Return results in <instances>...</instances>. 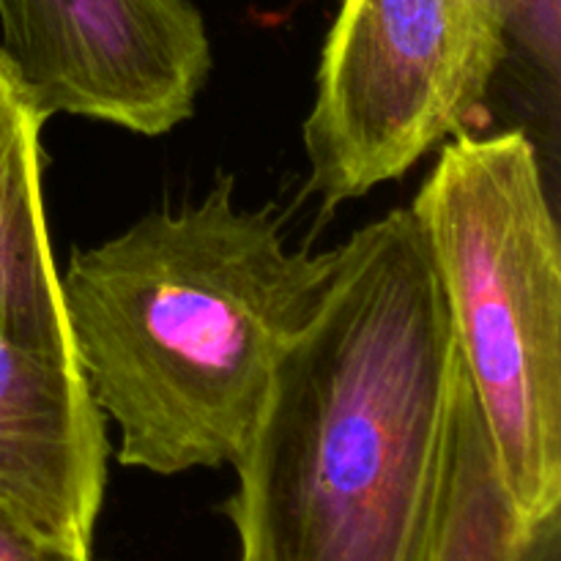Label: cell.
I'll use <instances>...</instances> for the list:
<instances>
[{
	"label": "cell",
	"mask_w": 561,
	"mask_h": 561,
	"mask_svg": "<svg viewBox=\"0 0 561 561\" xmlns=\"http://www.w3.org/2000/svg\"><path fill=\"white\" fill-rule=\"evenodd\" d=\"M458 376L425 233L394 208L343 244L233 460L239 561H425Z\"/></svg>",
	"instance_id": "cell-1"
},
{
	"label": "cell",
	"mask_w": 561,
	"mask_h": 561,
	"mask_svg": "<svg viewBox=\"0 0 561 561\" xmlns=\"http://www.w3.org/2000/svg\"><path fill=\"white\" fill-rule=\"evenodd\" d=\"M504 27V0H340L301 129L323 211L466 131L507 60Z\"/></svg>",
	"instance_id": "cell-4"
},
{
	"label": "cell",
	"mask_w": 561,
	"mask_h": 561,
	"mask_svg": "<svg viewBox=\"0 0 561 561\" xmlns=\"http://www.w3.org/2000/svg\"><path fill=\"white\" fill-rule=\"evenodd\" d=\"M47 121L0 47V329L33 348L75 359L44 217Z\"/></svg>",
	"instance_id": "cell-7"
},
{
	"label": "cell",
	"mask_w": 561,
	"mask_h": 561,
	"mask_svg": "<svg viewBox=\"0 0 561 561\" xmlns=\"http://www.w3.org/2000/svg\"><path fill=\"white\" fill-rule=\"evenodd\" d=\"M518 561H561V510L531 524Z\"/></svg>",
	"instance_id": "cell-10"
},
{
	"label": "cell",
	"mask_w": 561,
	"mask_h": 561,
	"mask_svg": "<svg viewBox=\"0 0 561 561\" xmlns=\"http://www.w3.org/2000/svg\"><path fill=\"white\" fill-rule=\"evenodd\" d=\"M535 520L515 507L460 362L442 496L425 561H518Z\"/></svg>",
	"instance_id": "cell-8"
},
{
	"label": "cell",
	"mask_w": 561,
	"mask_h": 561,
	"mask_svg": "<svg viewBox=\"0 0 561 561\" xmlns=\"http://www.w3.org/2000/svg\"><path fill=\"white\" fill-rule=\"evenodd\" d=\"M0 561H93V557L91 551H80L44 535L0 493Z\"/></svg>",
	"instance_id": "cell-9"
},
{
	"label": "cell",
	"mask_w": 561,
	"mask_h": 561,
	"mask_svg": "<svg viewBox=\"0 0 561 561\" xmlns=\"http://www.w3.org/2000/svg\"><path fill=\"white\" fill-rule=\"evenodd\" d=\"M110 442L75 359L0 329V493L44 535L91 551Z\"/></svg>",
	"instance_id": "cell-6"
},
{
	"label": "cell",
	"mask_w": 561,
	"mask_h": 561,
	"mask_svg": "<svg viewBox=\"0 0 561 561\" xmlns=\"http://www.w3.org/2000/svg\"><path fill=\"white\" fill-rule=\"evenodd\" d=\"M411 211L504 485L546 518L561 510V241L535 142L460 131Z\"/></svg>",
	"instance_id": "cell-3"
},
{
	"label": "cell",
	"mask_w": 561,
	"mask_h": 561,
	"mask_svg": "<svg viewBox=\"0 0 561 561\" xmlns=\"http://www.w3.org/2000/svg\"><path fill=\"white\" fill-rule=\"evenodd\" d=\"M236 175L71 252L60 299L118 463L173 477L233 466L277 362L337 277L343 244L288 250L274 208L236 206Z\"/></svg>",
	"instance_id": "cell-2"
},
{
	"label": "cell",
	"mask_w": 561,
	"mask_h": 561,
	"mask_svg": "<svg viewBox=\"0 0 561 561\" xmlns=\"http://www.w3.org/2000/svg\"><path fill=\"white\" fill-rule=\"evenodd\" d=\"M0 47L47 118L159 137L192 118L214 69L190 0H0Z\"/></svg>",
	"instance_id": "cell-5"
}]
</instances>
